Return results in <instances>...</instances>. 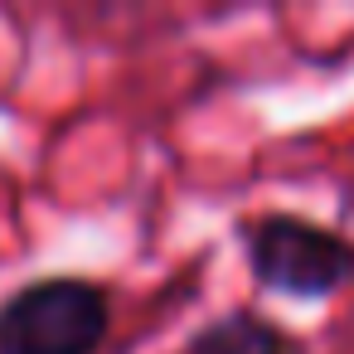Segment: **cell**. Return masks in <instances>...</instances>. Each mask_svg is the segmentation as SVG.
<instances>
[{
  "label": "cell",
  "instance_id": "3957f363",
  "mask_svg": "<svg viewBox=\"0 0 354 354\" xmlns=\"http://www.w3.org/2000/svg\"><path fill=\"white\" fill-rule=\"evenodd\" d=\"M180 354H301V339L257 306H228L204 320Z\"/></svg>",
  "mask_w": 354,
  "mask_h": 354
},
{
  "label": "cell",
  "instance_id": "7a4b0ae2",
  "mask_svg": "<svg viewBox=\"0 0 354 354\" xmlns=\"http://www.w3.org/2000/svg\"><path fill=\"white\" fill-rule=\"evenodd\" d=\"M112 335V291L49 272L0 296V354H97Z\"/></svg>",
  "mask_w": 354,
  "mask_h": 354
},
{
  "label": "cell",
  "instance_id": "277c9868",
  "mask_svg": "<svg viewBox=\"0 0 354 354\" xmlns=\"http://www.w3.org/2000/svg\"><path fill=\"white\" fill-rule=\"evenodd\" d=\"M335 209H339V218H344V223H354V180H344V185H339Z\"/></svg>",
  "mask_w": 354,
  "mask_h": 354
},
{
  "label": "cell",
  "instance_id": "6da1fadb",
  "mask_svg": "<svg viewBox=\"0 0 354 354\" xmlns=\"http://www.w3.org/2000/svg\"><path fill=\"white\" fill-rule=\"evenodd\" d=\"M243 262L257 291L281 301H330L354 286V238L291 209L238 223Z\"/></svg>",
  "mask_w": 354,
  "mask_h": 354
}]
</instances>
